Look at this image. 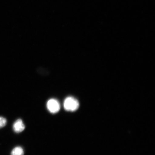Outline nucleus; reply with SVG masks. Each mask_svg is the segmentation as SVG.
<instances>
[{
	"label": "nucleus",
	"mask_w": 155,
	"mask_h": 155,
	"mask_svg": "<svg viewBox=\"0 0 155 155\" xmlns=\"http://www.w3.org/2000/svg\"><path fill=\"white\" fill-rule=\"evenodd\" d=\"M79 107V103L76 99L73 97H68L64 102V107L68 111L73 112L76 111Z\"/></svg>",
	"instance_id": "nucleus-1"
},
{
	"label": "nucleus",
	"mask_w": 155,
	"mask_h": 155,
	"mask_svg": "<svg viewBox=\"0 0 155 155\" xmlns=\"http://www.w3.org/2000/svg\"><path fill=\"white\" fill-rule=\"evenodd\" d=\"M47 107L50 112L52 114H55L59 111L61 106L58 101L55 99H51L48 101Z\"/></svg>",
	"instance_id": "nucleus-2"
},
{
	"label": "nucleus",
	"mask_w": 155,
	"mask_h": 155,
	"mask_svg": "<svg viewBox=\"0 0 155 155\" xmlns=\"http://www.w3.org/2000/svg\"><path fill=\"white\" fill-rule=\"evenodd\" d=\"M25 128L24 124L21 119L17 120L15 121L13 125V130L17 133L23 131L24 130Z\"/></svg>",
	"instance_id": "nucleus-3"
},
{
	"label": "nucleus",
	"mask_w": 155,
	"mask_h": 155,
	"mask_svg": "<svg viewBox=\"0 0 155 155\" xmlns=\"http://www.w3.org/2000/svg\"><path fill=\"white\" fill-rule=\"evenodd\" d=\"M11 155H24V150L20 147H15L12 151Z\"/></svg>",
	"instance_id": "nucleus-4"
},
{
	"label": "nucleus",
	"mask_w": 155,
	"mask_h": 155,
	"mask_svg": "<svg viewBox=\"0 0 155 155\" xmlns=\"http://www.w3.org/2000/svg\"><path fill=\"white\" fill-rule=\"evenodd\" d=\"M7 120L5 118L0 117V129L5 127L7 124Z\"/></svg>",
	"instance_id": "nucleus-5"
}]
</instances>
